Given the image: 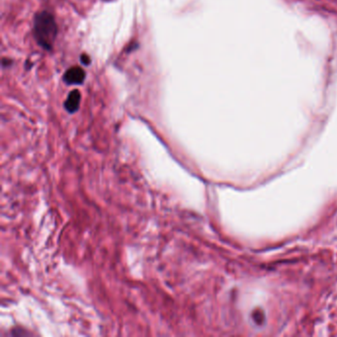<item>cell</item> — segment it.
<instances>
[{
    "label": "cell",
    "instance_id": "cell-1",
    "mask_svg": "<svg viewBox=\"0 0 337 337\" xmlns=\"http://www.w3.org/2000/svg\"><path fill=\"white\" fill-rule=\"evenodd\" d=\"M34 37L39 46L46 51H52L58 36V25L53 14L40 11L34 18Z\"/></svg>",
    "mask_w": 337,
    "mask_h": 337
},
{
    "label": "cell",
    "instance_id": "cell-2",
    "mask_svg": "<svg viewBox=\"0 0 337 337\" xmlns=\"http://www.w3.org/2000/svg\"><path fill=\"white\" fill-rule=\"evenodd\" d=\"M85 77V72L81 68L73 67L66 72L63 80L68 85H79L84 82Z\"/></svg>",
    "mask_w": 337,
    "mask_h": 337
},
{
    "label": "cell",
    "instance_id": "cell-3",
    "mask_svg": "<svg viewBox=\"0 0 337 337\" xmlns=\"http://www.w3.org/2000/svg\"><path fill=\"white\" fill-rule=\"evenodd\" d=\"M80 101H81V94L77 89L73 90L72 92H70L67 100L65 101V108L66 110L73 114L75 113L80 106Z\"/></svg>",
    "mask_w": 337,
    "mask_h": 337
},
{
    "label": "cell",
    "instance_id": "cell-4",
    "mask_svg": "<svg viewBox=\"0 0 337 337\" xmlns=\"http://www.w3.org/2000/svg\"><path fill=\"white\" fill-rule=\"evenodd\" d=\"M253 318H254V320H255L256 323L261 324L262 321L264 320V315H263L262 311H254V313H253Z\"/></svg>",
    "mask_w": 337,
    "mask_h": 337
},
{
    "label": "cell",
    "instance_id": "cell-5",
    "mask_svg": "<svg viewBox=\"0 0 337 337\" xmlns=\"http://www.w3.org/2000/svg\"><path fill=\"white\" fill-rule=\"evenodd\" d=\"M80 62H81L82 65L89 66L90 63H91V59H90V57H89L88 55L83 54V55H81V57H80Z\"/></svg>",
    "mask_w": 337,
    "mask_h": 337
}]
</instances>
